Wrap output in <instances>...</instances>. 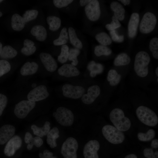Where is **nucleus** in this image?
<instances>
[{
    "mask_svg": "<svg viewBox=\"0 0 158 158\" xmlns=\"http://www.w3.org/2000/svg\"><path fill=\"white\" fill-rule=\"evenodd\" d=\"M100 148L99 142L96 140L89 141L83 149L84 158H99L97 152Z\"/></svg>",
    "mask_w": 158,
    "mask_h": 158,
    "instance_id": "13",
    "label": "nucleus"
},
{
    "mask_svg": "<svg viewBox=\"0 0 158 158\" xmlns=\"http://www.w3.org/2000/svg\"><path fill=\"white\" fill-rule=\"evenodd\" d=\"M35 102L22 100L16 104L14 110L15 114L18 118H23L35 107Z\"/></svg>",
    "mask_w": 158,
    "mask_h": 158,
    "instance_id": "8",
    "label": "nucleus"
},
{
    "mask_svg": "<svg viewBox=\"0 0 158 158\" xmlns=\"http://www.w3.org/2000/svg\"><path fill=\"white\" fill-rule=\"evenodd\" d=\"M17 51L10 45H6L2 48L0 57L3 59H11L15 57Z\"/></svg>",
    "mask_w": 158,
    "mask_h": 158,
    "instance_id": "27",
    "label": "nucleus"
},
{
    "mask_svg": "<svg viewBox=\"0 0 158 158\" xmlns=\"http://www.w3.org/2000/svg\"><path fill=\"white\" fill-rule=\"evenodd\" d=\"M112 52L111 50L109 48L105 46L101 45L95 47L94 53L97 56H100L102 55L108 56L111 54Z\"/></svg>",
    "mask_w": 158,
    "mask_h": 158,
    "instance_id": "33",
    "label": "nucleus"
},
{
    "mask_svg": "<svg viewBox=\"0 0 158 158\" xmlns=\"http://www.w3.org/2000/svg\"><path fill=\"white\" fill-rule=\"evenodd\" d=\"M95 38L102 45L106 46L112 43V40L110 36L105 32L97 34L96 35Z\"/></svg>",
    "mask_w": 158,
    "mask_h": 158,
    "instance_id": "31",
    "label": "nucleus"
},
{
    "mask_svg": "<svg viewBox=\"0 0 158 158\" xmlns=\"http://www.w3.org/2000/svg\"><path fill=\"white\" fill-rule=\"evenodd\" d=\"M60 75L66 77L78 76L80 74L79 70L71 64H65L61 66L58 70Z\"/></svg>",
    "mask_w": 158,
    "mask_h": 158,
    "instance_id": "17",
    "label": "nucleus"
},
{
    "mask_svg": "<svg viewBox=\"0 0 158 158\" xmlns=\"http://www.w3.org/2000/svg\"><path fill=\"white\" fill-rule=\"evenodd\" d=\"M3 1V0H0V3Z\"/></svg>",
    "mask_w": 158,
    "mask_h": 158,
    "instance_id": "61",
    "label": "nucleus"
},
{
    "mask_svg": "<svg viewBox=\"0 0 158 158\" xmlns=\"http://www.w3.org/2000/svg\"><path fill=\"white\" fill-rule=\"evenodd\" d=\"M158 39L152 38L149 44V49L152 52L153 57L156 59H158Z\"/></svg>",
    "mask_w": 158,
    "mask_h": 158,
    "instance_id": "36",
    "label": "nucleus"
},
{
    "mask_svg": "<svg viewBox=\"0 0 158 158\" xmlns=\"http://www.w3.org/2000/svg\"><path fill=\"white\" fill-rule=\"evenodd\" d=\"M118 74V73L115 70H110L108 73L107 76L108 81L109 82L113 80L116 77Z\"/></svg>",
    "mask_w": 158,
    "mask_h": 158,
    "instance_id": "47",
    "label": "nucleus"
},
{
    "mask_svg": "<svg viewBox=\"0 0 158 158\" xmlns=\"http://www.w3.org/2000/svg\"><path fill=\"white\" fill-rule=\"evenodd\" d=\"M157 20L155 15L150 12L146 13L144 15L140 25V32L143 34H147L154 29Z\"/></svg>",
    "mask_w": 158,
    "mask_h": 158,
    "instance_id": "7",
    "label": "nucleus"
},
{
    "mask_svg": "<svg viewBox=\"0 0 158 158\" xmlns=\"http://www.w3.org/2000/svg\"><path fill=\"white\" fill-rule=\"evenodd\" d=\"M77 140L73 137L67 138L63 143L61 152L64 158H77V151L78 148Z\"/></svg>",
    "mask_w": 158,
    "mask_h": 158,
    "instance_id": "6",
    "label": "nucleus"
},
{
    "mask_svg": "<svg viewBox=\"0 0 158 158\" xmlns=\"http://www.w3.org/2000/svg\"><path fill=\"white\" fill-rule=\"evenodd\" d=\"M40 158H57L53 156V154L47 150H44L43 153H40L39 154Z\"/></svg>",
    "mask_w": 158,
    "mask_h": 158,
    "instance_id": "44",
    "label": "nucleus"
},
{
    "mask_svg": "<svg viewBox=\"0 0 158 158\" xmlns=\"http://www.w3.org/2000/svg\"><path fill=\"white\" fill-rule=\"evenodd\" d=\"M50 125L49 122L46 121L42 127H38L35 125L33 124L31 126V128L34 135L42 137L47 135L50 130Z\"/></svg>",
    "mask_w": 158,
    "mask_h": 158,
    "instance_id": "23",
    "label": "nucleus"
},
{
    "mask_svg": "<svg viewBox=\"0 0 158 158\" xmlns=\"http://www.w3.org/2000/svg\"><path fill=\"white\" fill-rule=\"evenodd\" d=\"M129 56L126 53H122L119 54L115 59L114 63L116 66H121L128 65L130 61Z\"/></svg>",
    "mask_w": 158,
    "mask_h": 158,
    "instance_id": "29",
    "label": "nucleus"
},
{
    "mask_svg": "<svg viewBox=\"0 0 158 158\" xmlns=\"http://www.w3.org/2000/svg\"><path fill=\"white\" fill-rule=\"evenodd\" d=\"M36 86V84L35 83H33L32 84V86L33 87H35Z\"/></svg>",
    "mask_w": 158,
    "mask_h": 158,
    "instance_id": "59",
    "label": "nucleus"
},
{
    "mask_svg": "<svg viewBox=\"0 0 158 158\" xmlns=\"http://www.w3.org/2000/svg\"><path fill=\"white\" fill-rule=\"evenodd\" d=\"M53 115L57 122L62 126H71L73 124L74 116L72 111L63 107L58 108Z\"/></svg>",
    "mask_w": 158,
    "mask_h": 158,
    "instance_id": "5",
    "label": "nucleus"
},
{
    "mask_svg": "<svg viewBox=\"0 0 158 158\" xmlns=\"http://www.w3.org/2000/svg\"><path fill=\"white\" fill-rule=\"evenodd\" d=\"M112 21L111 23L107 24L105 26L106 28L110 31L115 30L121 26V24L118 18L114 15L112 18Z\"/></svg>",
    "mask_w": 158,
    "mask_h": 158,
    "instance_id": "39",
    "label": "nucleus"
},
{
    "mask_svg": "<svg viewBox=\"0 0 158 158\" xmlns=\"http://www.w3.org/2000/svg\"><path fill=\"white\" fill-rule=\"evenodd\" d=\"M25 22L23 17L17 13H15L11 19V25L14 30L19 31L24 28Z\"/></svg>",
    "mask_w": 158,
    "mask_h": 158,
    "instance_id": "21",
    "label": "nucleus"
},
{
    "mask_svg": "<svg viewBox=\"0 0 158 158\" xmlns=\"http://www.w3.org/2000/svg\"><path fill=\"white\" fill-rule=\"evenodd\" d=\"M69 49L67 45H62L61 53L57 58L58 61L61 63H64L67 61L69 54Z\"/></svg>",
    "mask_w": 158,
    "mask_h": 158,
    "instance_id": "34",
    "label": "nucleus"
},
{
    "mask_svg": "<svg viewBox=\"0 0 158 158\" xmlns=\"http://www.w3.org/2000/svg\"><path fill=\"white\" fill-rule=\"evenodd\" d=\"M155 133L154 130L152 129L149 130L145 133L142 132L138 134V139L143 142L149 141L152 140L155 137Z\"/></svg>",
    "mask_w": 158,
    "mask_h": 158,
    "instance_id": "32",
    "label": "nucleus"
},
{
    "mask_svg": "<svg viewBox=\"0 0 158 158\" xmlns=\"http://www.w3.org/2000/svg\"><path fill=\"white\" fill-rule=\"evenodd\" d=\"M151 147L153 148H157L158 147V140L155 139L153 140L151 143Z\"/></svg>",
    "mask_w": 158,
    "mask_h": 158,
    "instance_id": "51",
    "label": "nucleus"
},
{
    "mask_svg": "<svg viewBox=\"0 0 158 158\" xmlns=\"http://www.w3.org/2000/svg\"><path fill=\"white\" fill-rule=\"evenodd\" d=\"M154 158H158V152L157 151H156L154 152Z\"/></svg>",
    "mask_w": 158,
    "mask_h": 158,
    "instance_id": "56",
    "label": "nucleus"
},
{
    "mask_svg": "<svg viewBox=\"0 0 158 158\" xmlns=\"http://www.w3.org/2000/svg\"><path fill=\"white\" fill-rule=\"evenodd\" d=\"M31 33L40 41H43L46 39L47 33L46 29L43 26L37 25L34 26L31 30Z\"/></svg>",
    "mask_w": 158,
    "mask_h": 158,
    "instance_id": "19",
    "label": "nucleus"
},
{
    "mask_svg": "<svg viewBox=\"0 0 158 158\" xmlns=\"http://www.w3.org/2000/svg\"><path fill=\"white\" fill-rule=\"evenodd\" d=\"M102 132L105 138L111 143L120 144L124 140L125 135L122 132L111 125L104 126L102 128Z\"/></svg>",
    "mask_w": 158,
    "mask_h": 158,
    "instance_id": "4",
    "label": "nucleus"
},
{
    "mask_svg": "<svg viewBox=\"0 0 158 158\" xmlns=\"http://www.w3.org/2000/svg\"><path fill=\"white\" fill-rule=\"evenodd\" d=\"M33 145L31 143L28 144L27 146V148L29 150H31L33 148Z\"/></svg>",
    "mask_w": 158,
    "mask_h": 158,
    "instance_id": "55",
    "label": "nucleus"
},
{
    "mask_svg": "<svg viewBox=\"0 0 158 158\" xmlns=\"http://www.w3.org/2000/svg\"><path fill=\"white\" fill-rule=\"evenodd\" d=\"M38 14V12L37 10H28L24 14L23 18L25 23H26L36 18Z\"/></svg>",
    "mask_w": 158,
    "mask_h": 158,
    "instance_id": "37",
    "label": "nucleus"
},
{
    "mask_svg": "<svg viewBox=\"0 0 158 158\" xmlns=\"http://www.w3.org/2000/svg\"><path fill=\"white\" fill-rule=\"evenodd\" d=\"M110 7L114 12V15L118 20L122 21L124 19L125 10L120 4L116 1H113L110 4Z\"/></svg>",
    "mask_w": 158,
    "mask_h": 158,
    "instance_id": "22",
    "label": "nucleus"
},
{
    "mask_svg": "<svg viewBox=\"0 0 158 158\" xmlns=\"http://www.w3.org/2000/svg\"><path fill=\"white\" fill-rule=\"evenodd\" d=\"M91 0H81L80 1V4L82 6L87 5Z\"/></svg>",
    "mask_w": 158,
    "mask_h": 158,
    "instance_id": "52",
    "label": "nucleus"
},
{
    "mask_svg": "<svg viewBox=\"0 0 158 158\" xmlns=\"http://www.w3.org/2000/svg\"><path fill=\"white\" fill-rule=\"evenodd\" d=\"M33 145H35L37 147L41 146L43 143V141L42 139L40 137L37 136L33 138V139L31 142Z\"/></svg>",
    "mask_w": 158,
    "mask_h": 158,
    "instance_id": "46",
    "label": "nucleus"
},
{
    "mask_svg": "<svg viewBox=\"0 0 158 158\" xmlns=\"http://www.w3.org/2000/svg\"><path fill=\"white\" fill-rule=\"evenodd\" d=\"M47 21L49 25V29L52 31L57 30L61 25V19L55 16H50L47 17Z\"/></svg>",
    "mask_w": 158,
    "mask_h": 158,
    "instance_id": "28",
    "label": "nucleus"
},
{
    "mask_svg": "<svg viewBox=\"0 0 158 158\" xmlns=\"http://www.w3.org/2000/svg\"><path fill=\"white\" fill-rule=\"evenodd\" d=\"M110 34L112 40L114 41L117 42H121L124 39L123 35H118L116 33L115 30L110 31Z\"/></svg>",
    "mask_w": 158,
    "mask_h": 158,
    "instance_id": "42",
    "label": "nucleus"
},
{
    "mask_svg": "<svg viewBox=\"0 0 158 158\" xmlns=\"http://www.w3.org/2000/svg\"><path fill=\"white\" fill-rule=\"evenodd\" d=\"M119 1H120L125 5H129L130 3V0H121Z\"/></svg>",
    "mask_w": 158,
    "mask_h": 158,
    "instance_id": "53",
    "label": "nucleus"
},
{
    "mask_svg": "<svg viewBox=\"0 0 158 158\" xmlns=\"http://www.w3.org/2000/svg\"><path fill=\"white\" fill-rule=\"evenodd\" d=\"M85 12L88 18L92 21H95L99 18L101 11L99 1L97 0H91L85 6Z\"/></svg>",
    "mask_w": 158,
    "mask_h": 158,
    "instance_id": "11",
    "label": "nucleus"
},
{
    "mask_svg": "<svg viewBox=\"0 0 158 158\" xmlns=\"http://www.w3.org/2000/svg\"><path fill=\"white\" fill-rule=\"evenodd\" d=\"M73 1L72 0H54L53 3L56 7L60 8L67 6Z\"/></svg>",
    "mask_w": 158,
    "mask_h": 158,
    "instance_id": "40",
    "label": "nucleus"
},
{
    "mask_svg": "<svg viewBox=\"0 0 158 158\" xmlns=\"http://www.w3.org/2000/svg\"><path fill=\"white\" fill-rule=\"evenodd\" d=\"M2 49V45L1 42H0V54L1 53Z\"/></svg>",
    "mask_w": 158,
    "mask_h": 158,
    "instance_id": "58",
    "label": "nucleus"
},
{
    "mask_svg": "<svg viewBox=\"0 0 158 158\" xmlns=\"http://www.w3.org/2000/svg\"><path fill=\"white\" fill-rule=\"evenodd\" d=\"M40 57L44 66L47 71L53 72L56 70L58 67L57 63L50 54L42 52L40 54Z\"/></svg>",
    "mask_w": 158,
    "mask_h": 158,
    "instance_id": "15",
    "label": "nucleus"
},
{
    "mask_svg": "<svg viewBox=\"0 0 158 158\" xmlns=\"http://www.w3.org/2000/svg\"><path fill=\"white\" fill-rule=\"evenodd\" d=\"M139 21V15L136 13H133L131 15L128 25L129 36L131 38L136 35Z\"/></svg>",
    "mask_w": 158,
    "mask_h": 158,
    "instance_id": "18",
    "label": "nucleus"
},
{
    "mask_svg": "<svg viewBox=\"0 0 158 158\" xmlns=\"http://www.w3.org/2000/svg\"><path fill=\"white\" fill-rule=\"evenodd\" d=\"M87 67L90 71V74L92 77H94L97 74L101 73L104 70L102 65L100 63H96L93 61L89 62Z\"/></svg>",
    "mask_w": 158,
    "mask_h": 158,
    "instance_id": "25",
    "label": "nucleus"
},
{
    "mask_svg": "<svg viewBox=\"0 0 158 158\" xmlns=\"http://www.w3.org/2000/svg\"><path fill=\"white\" fill-rule=\"evenodd\" d=\"M150 61V57L147 52L141 51L136 54L135 57L134 68L138 76L143 78L147 75L148 65Z\"/></svg>",
    "mask_w": 158,
    "mask_h": 158,
    "instance_id": "2",
    "label": "nucleus"
},
{
    "mask_svg": "<svg viewBox=\"0 0 158 158\" xmlns=\"http://www.w3.org/2000/svg\"><path fill=\"white\" fill-rule=\"evenodd\" d=\"M16 129L13 126L7 124L0 128V145H3L8 141L14 135Z\"/></svg>",
    "mask_w": 158,
    "mask_h": 158,
    "instance_id": "16",
    "label": "nucleus"
},
{
    "mask_svg": "<svg viewBox=\"0 0 158 158\" xmlns=\"http://www.w3.org/2000/svg\"><path fill=\"white\" fill-rule=\"evenodd\" d=\"M155 73L157 76H158V67H157L155 70Z\"/></svg>",
    "mask_w": 158,
    "mask_h": 158,
    "instance_id": "57",
    "label": "nucleus"
},
{
    "mask_svg": "<svg viewBox=\"0 0 158 158\" xmlns=\"http://www.w3.org/2000/svg\"><path fill=\"white\" fill-rule=\"evenodd\" d=\"M36 49V47L34 46L30 47H24L21 49V51L23 54L29 56L33 54L35 52Z\"/></svg>",
    "mask_w": 158,
    "mask_h": 158,
    "instance_id": "43",
    "label": "nucleus"
},
{
    "mask_svg": "<svg viewBox=\"0 0 158 158\" xmlns=\"http://www.w3.org/2000/svg\"><path fill=\"white\" fill-rule=\"evenodd\" d=\"M80 53V50L76 48H72L69 51V54L68 59L72 61L71 64L74 66H76L78 63V56Z\"/></svg>",
    "mask_w": 158,
    "mask_h": 158,
    "instance_id": "35",
    "label": "nucleus"
},
{
    "mask_svg": "<svg viewBox=\"0 0 158 158\" xmlns=\"http://www.w3.org/2000/svg\"><path fill=\"white\" fill-rule=\"evenodd\" d=\"M68 34L71 44L76 48L81 49L83 47L82 43L78 38L75 30L73 28L70 27L68 28Z\"/></svg>",
    "mask_w": 158,
    "mask_h": 158,
    "instance_id": "26",
    "label": "nucleus"
},
{
    "mask_svg": "<svg viewBox=\"0 0 158 158\" xmlns=\"http://www.w3.org/2000/svg\"><path fill=\"white\" fill-rule=\"evenodd\" d=\"M154 152L151 148H145L143 151L144 155L147 158H154Z\"/></svg>",
    "mask_w": 158,
    "mask_h": 158,
    "instance_id": "45",
    "label": "nucleus"
},
{
    "mask_svg": "<svg viewBox=\"0 0 158 158\" xmlns=\"http://www.w3.org/2000/svg\"><path fill=\"white\" fill-rule=\"evenodd\" d=\"M33 138L32 136L30 133L28 132L26 133L24 138V140L26 143L28 144L31 143Z\"/></svg>",
    "mask_w": 158,
    "mask_h": 158,
    "instance_id": "49",
    "label": "nucleus"
},
{
    "mask_svg": "<svg viewBox=\"0 0 158 158\" xmlns=\"http://www.w3.org/2000/svg\"><path fill=\"white\" fill-rule=\"evenodd\" d=\"M100 92V88L99 86H91L88 88L87 94H84L82 97V101L85 104H90L99 96Z\"/></svg>",
    "mask_w": 158,
    "mask_h": 158,
    "instance_id": "14",
    "label": "nucleus"
},
{
    "mask_svg": "<svg viewBox=\"0 0 158 158\" xmlns=\"http://www.w3.org/2000/svg\"><path fill=\"white\" fill-rule=\"evenodd\" d=\"M38 67V64L35 62H28L22 66L20 70V73L23 76L32 75L36 73Z\"/></svg>",
    "mask_w": 158,
    "mask_h": 158,
    "instance_id": "20",
    "label": "nucleus"
},
{
    "mask_svg": "<svg viewBox=\"0 0 158 158\" xmlns=\"http://www.w3.org/2000/svg\"><path fill=\"white\" fill-rule=\"evenodd\" d=\"M136 113L140 121L147 126H154L158 123L157 114L148 107L143 106L139 107L136 110Z\"/></svg>",
    "mask_w": 158,
    "mask_h": 158,
    "instance_id": "3",
    "label": "nucleus"
},
{
    "mask_svg": "<svg viewBox=\"0 0 158 158\" xmlns=\"http://www.w3.org/2000/svg\"><path fill=\"white\" fill-rule=\"evenodd\" d=\"M109 118L115 127L121 131H126L130 127V120L125 116L123 111L120 109H113L110 113Z\"/></svg>",
    "mask_w": 158,
    "mask_h": 158,
    "instance_id": "1",
    "label": "nucleus"
},
{
    "mask_svg": "<svg viewBox=\"0 0 158 158\" xmlns=\"http://www.w3.org/2000/svg\"><path fill=\"white\" fill-rule=\"evenodd\" d=\"M7 102V97L4 95L0 93V116L6 107Z\"/></svg>",
    "mask_w": 158,
    "mask_h": 158,
    "instance_id": "41",
    "label": "nucleus"
},
{
    "mask_svg": "<svg viewBox=\"0 0 158 158\" xmlns=\"http://www.w3.org/2000/svg\"><path fill=\"white\" fill-rule=\"evenodd\" d=\"M63 95L65 97L77 99L81 97L85 93V89L82 86L66 84L62 87Z\"/></svg>",
    "mask_w": 158,
    "mask_h": 158,
    "instance_id": "9",
    "label": "nucleus"
},
{
    "mask_svg": "<svg viewBox=\"0 0 158 158\" xmlns=\"http://www.w3.org/2000/svg\"><path fill=\"white\" fill-rule=\"evenodd\" d=\"M121 78V75L118 74L114 79L109 82V84L112 86H115L117 85L120 82Z\"/></svg>",
    "mask_w": 158,
    "mask_h": 158,
    "instance_id": "48",
    "label": "nucleus"
},
{
    "mask_svg": "<svg viewBox=\"0 0 158 158\" xmlns=\"http://www.w3.org/2000/svg\"><path fill=\"white\" fill-rule=\"evenodd\" d=\"M68 39L67 29L66 28L64 27L61 30L59 37L54 40L53 43L56 46L64 45L67 42Z\"/></svg>",
    "mask_w": 158,
    "mask_h": 158,
    "instance_id": "30",
    "label": "nucleus"
},
{
    "mask_svg": "<svg viewBox=\"0 0 158 158\" xmlns=\"http://www.w3.org/2000/svg\"><path fill=\"white\" fill-rule=\"evenodd\" d=\"M11 69V65L8 61L0 60V77L9 72Z\"/></svg>",
    "mask_w": 158,
    "mask_h": 158,
    "instance_id": "38",
    "label": "nucleus"
},
{
    "mask_svg": "<svg viewBox=\"0 0 158 158\" xmlns=\"http://www.w3.org/2000/svg\"><path fill=\"white\" fill-rule=\"evenodd\" d=\"M2 15V13L0 11V17H1Z\"/></svg>",
    "mask_w": 158,
    "mask_h": 158,
    "instance_id": "60",
    "label": "nucleus"
},
{
    "mask_svg": "<svg viewBox=\"0 0 158 158\" xmlns=\"http://www.w3.org/2000/svg\"><path fill=\"white\" fill-rule=\"evenodd\" d=\"M23 44L24 47H30L34 46L35 43L32 41L28 39H26L24 41Z\"/></svg>",
    "mask_w": 158,
    "mask_h": 158,
    "instance_id": "50",
    "label": "nucleus"
},
{
    "mask_svg": "<svg viewBox=\"0 0 158 158\" xmlns=\"http://www.w3.org/2000/svg\"><path fill=\"white\" fill-rule=\"evenodd\" d=\"M22 140L18 135L13 136L7 142L4 150V154L8 157L13 156L22 145Z\"/></svg>",
    "mask_w": 158,
    "mask_h": 158,
    "instance_id": "12",
    "label": "nucleus"
},
{
    "mask_svg": "<svg viewBox=\"0 0 158 158\" xmlns=\"http://www.w3.org/2000/svg\"><path fill=\"white\" fill-rule=\"evenodd\" d=\"M49 95L46 87L41 85L36 87L30 91L27 97L28 100L35 102L46 99Z\"/></svg>",
    "mask_w": 158,
    "mask_h": 158,
    "instance_id": "10",
    "label": "nucleus"
},
{
    "mask_svg": "<svg viewBox=\"0 0 158 158\" xmlns=\"http://www.w3.org/2000/svg\"><path fill=\"white\" fill-rule=\"evenodd\" d=\"M158 79L157 78V82H158Z\"/></svg>",
    "mask_w": 158,
    "mask_h": 158,
    "instance_id": "62",
    "label": "nucleus"
},
{
    "mask_svg": "<svg viewBox=\"0 0 158 158\" xmlns=\"http://www.w3.org/2000/svg\"><path fill=\"white\" fill-rule=\"evenodd\" d=\"M59 131L58 128L54 127L50 130L47 134V143L49 145L51 148H53L56 147V139L59 137Z\"/></svg>",
    "mask_w": 158,
    "mask_h": 158,
    "instance_id": "24",
    "label": "nucleus"
},
{
    "mask_svg": "<svg viewBox=\"0 0 158 158\" xmlns=\"http://www.w3.org/2000/svg\"><path fill=\"white\" fill-rule=\"evenodd\" d=\"M124 158H137V157L135 154H130L126 156Z\"/></svg>",
    "mask_w": 158,
    "mask_h": 158,
    "instance_id": "54",
    "label": "nucleus"
}]
</instances>
